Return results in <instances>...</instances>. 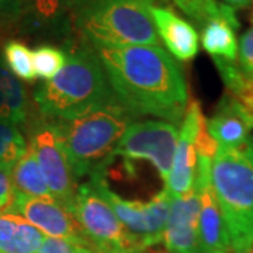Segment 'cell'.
<instances>
[{
    "label": "cell",
    "instance_id": "18",
    "mask_svg": "<svg viewBox=\"0 0 253 253\" xmlns=\"http://www.w3.org/2000/svg\"><path fill=\"white\" fill-rule=\"evenodd\" d=\"M3 37L0 36V123L18 126L27 123L31 109L24 86L3 65Z\"/></svg>",
    "mask_w": 253,
    "mask_h": 253
},
{
    "label": "cell",
    "instance_id": "22",
    "mask_svg": "<svg viewBox=\"0 0 253 253\" xmlns=\"http://www.w3.org/2000/svg\"><path fill=\"white\" fill-rule=\"evenodd\" d=\"M174 4L186 14L190 20L204 26L210 20L214 18H226L234 24L239 26L235 10L226 4L218 3L217 0H173Z\"/></svg>",
    "mask_w": 253,
    "mask_h": 253
},
{
    "label": "cell",
    "instance_id": "1",
    "mask_svg": "<svg viewBox=\"0 0 253 253\" xmlns=\"http://www.w3.org/2000/svg\"><path fill=\"white\" fill-rule=\"evenodd\" d=\"M111 91L135 117L152 116L174 126L189 106V86L181 66L155 45L96 49Z\"/></svg>",
    "mask_w": 253,
    "mask_h": 253
},
{
    "label": "cell",
    "instance_id": "20",
    "mask_svg": "<svg viewBox=\"0 0 253 253\" xmlns=\"http://www.w3.org/2000/svg\"><path fill=\"white\" fill-rule=\"evenodd\" d=\"M10 174L16 193L34 199L55 200L51 194V190L46 186L40 165L37 162L36 154L30 144L24 155L11 168Z\"/></svg>",
    "mask_w": 253,
    "mask_h": 253
},
{
    "label": "cell",
    "instance_id": "17",
    "mask_svg": "<svg viewBox=\"0 0 253 253\" xmlns=\"http://www.w3.org/2000/svg\"><path fill=\"white\" fill-rule=\"evenodd\" d=\"M45 236L27 219L0 211V253H37Z\"/></svg>",
    "mask_w": 253,
    "mask_h": 253
},
{
    "label": "cell",
    "instance_id": "27",
    "mask_svg": "<svg viewBox=\"0 0 253 253\" xmlns=\"http://www.w3.org/2000/svg\"><path fill=\"white\" fill-rule=\"evenodd\" d=\"M239 68L241 71L253 78V24L245 31L238 46Z\"/></svg>",
    "mask_w": 253,
    "mask_h": 253
},
{
    "label": "cell",
    "instance_id": "13",
    "mask_svg": "<svg viewBox=\"0 0 253 253\" xmlns=\"http://www.w3.org/2000/svg\"><path fill=\"white\" fill-rule=\"evenodd\" d=\"M20 27L59 38L65 46L71 45L78 38L73 27V0H23Z\"/></svg>",
    "mask_w": 253,
    "mask_h": 253
},
{
    "label": "cell",
    "instance_id": "19",
    "mask_svg": "<svg viewBox=\"0 0 253 253\" xmlns=\"http://www.w3.org/2000/svg\"><path fill=\"white\" fill-rule=\"evenodd\" d=\"M239 27L226 18H214L203 26L201 45L212 59L235 62L238 58V40L235 30Z\"/></svg>",
    "mask_w": 253,
    "mask_h": 253
},
{
    "label": "cell",
    "instance_id": "28",
    "mask_svg": "<svg viewBox=\"0 0 253 253\" xmlns=\"http://www.w3.org/2000/svg\"><path fill=\"white\" fill-rule=\"evenodd\" d=\"M16 199V190L13 187L9 169L0 168V211H11Z\"/></svg>",
    "mask_w": 253,
    "mask_h": 253
},
{
    "label": "cell",
    "instance_id": "2",
    "mask_svg": "<svg viewBox=\"0 0 253 253\" xmlns=\"http://www.w3.org/2000/svg\"><path fill=\"white\" fill-rule=\"evenodd\" d=\"M65 49V66L34 93L38 114L54 121L71 120L114 94L94 48L79 40Z\"/></svg>",
    "mask_w": 253,
    "mask_h": 253
},
{
    "label": "cell",
    "instance_id": "12",
    "mask_svg": "<svg viewBox=\"0 0 253 253\" xmlns=\"http://www.w3.org/2000/svg\"><path fill=\"white\" fill-rule=\"evenodd\" d=\"M212 159L199 156L194 187L199 190L201 208L199 218V242L201 253H232L225 221L211 187Z\"/></svg>",
    "mask_w": 253,
    "mask_h": 253
},
{
    "label": "cell",
    "instance_id": "14",
    "mask_svg": "<svg viewBox=\"0 0 253 253\" xmlns=\"http://www.w3.org/2000/svg\"><path fill=\"white\" fill-rule=\"evenodd\" d=\"M201 200L194 189L180 197H173L169 219L163 232V244L170 253H201L199 218Z\"/></svg>",
    "mask_w": 253,
    "mask_h": 253
},
{
    "label": "cell",
    "instance_id": "6",
    "mask_svg": "<svg viewBox=\"0 0 253 253\" xmlns=\"http://www.w3.org/2000/svg\"><path fill=\"white\" fill-rule=\"evenodd\" d=\"M73 217L78 219L87 242L97 253H142L146 251L129 234L90 180L79 186Z\"/></svg>",
    "mask_w": 253,
    "mask_h": 253
},
{
    "label": "cell",
    "instance_id": "9",
    "mask_svg": "<svg viewBox=\"0 0 253 253\" xmlns=\"http://www.w3.org/2000/svg\"><path fill=\"white\" fill-rule=\"evenodd\" d=\"M177 139V126L169 121H134L118 142L114 156L120 155L124 159L128 173L134 170L132 162L148 161L154 165L161 179L166 183L172 169Z\"/></svg>",
    "mask_w": 253,
    "mask_h": 253
},
{
    "label": "cell",
    "instance_id": "21",
    "mask_svg": "<svg viewBox=\"0 0 253 253\" xmlns=\"http://www.w3.org/2000/svg\"><path fill=\"white\" fill-rule=\"evenodd\" d=\"M1 61L6 69L17 81L33 83L37 75L33 62V51L20 40H9L1 46Z\"/></svg>",
    "mask_w": 253,
    "mask_h": 253
},
{
    "label": "cell",
    "instance_id": "30",
    "mask_svg": "<svg viewBox=\"0 0 253 253\" xmlns=\"http://www.w3.org/2000/svg\"><path fill=\"white\" fill-rule=\"evenodd\" d=\"M148 253H170V252H159V251H149Z\"/></svg>",
    "mask_w": 253,
    "mask_h": 253
},
{
    "label": "cell",
    "instance_id": "23",
    "mask_svg": "<svg viewBox=\"0 0 253 253\" xmlns=\"http://www.w3.org/2000/svg\"><path fill=\"white\" fill-rule=\"evenodd\" d=\"M68 52L62 46L52 44H41L33 51V62L37 78L44 82L58 75L66 63Z\"/></svg>",
    "mask_w": 253,
    "mask_h": 253
},
{
    "label": "cell",
    "instance_id": "8",
    "mask_svg": "<svg viewBox=\"0 0 253 253\" xmlns=\"http://www.w3.org/2000/svg\"><path fill=\"white\" fill-rule=\"evenodd\" d=\"M90 181L113 208L126 229L135 236L145 249L161 244L169 219L172 197L165 189L149 201L126 200L117 196L106 181L104 173H94Z\"/></svg>",
    "mask_w": 253,
    "mask_h": 253
},
{
    "label": "cell",
    "instance_id": "3",
    "mask_svg": "<svg viewBox=\"0 0 253 253\" xmlns=\"http://www.w3.org/2000/svg\"><path fill=\"white\" fill-rule=\"evenodd\" d=\"M135 118L113 94L76 117L55 121L75 176L104 173L118 142Z\"/></svg>",
    "mask_w": 253,
    "mask_h": 253
},
{
    "label": "cell",
    "instance_id": "5",
    "mask_svg": "<svg viewBox=\"0 0 253 253\" xmlns=\"http://www.w3.org/2000/svg\"><path fill=\"white\" fill-rule=\"evenodd\" d=\"M211 187L225 221L232 253L253 246V135L241 148H218L211 162Z\"/></svg>",
    "mask_w": 253,
    "mask_h": 253
},
{
    "label": "cell",
    "instance_id": "7",
    "mask_svg": "<svg viewBox=\"0 0 253 253\" xmlns=\"http://www.w3.org/2000/svg\"><path fill=\"white\" fill-rule=\"evenodd\" d=\"M30 145L51 194L72 214L79 186L76 184V176L68 161L56 123L41 114L36 116L30 123Z\"/></svg>",
    "mask_w": 253,
    "mask_h": 253
},
{
    "label": "cell",
    "instance_id": "11",
    "mask_svg": "<svg viewBox=\"0 0 253 253\" xmlns=\"http://www.w3.org/2000/svg\"><path fill=\"white\" fill-rule=\"evenodd\" d=\"M11 212L21 215L49 238H61L90 246L78 219L56 200L34 199L16 193Z\"/></svg>",
    "mask_w": 253,
    "mask_h": 253
},
{
    "label": "cell",
    "instance_id": "24",
    "mask_svg": "<svg viewBox=\"0 0 253 253\" xmlns=\"http://www.w3.org/2000/svg\"><path fill=\"white\" fill-rule=\"evenodd\" d=\"M27 146V141L17 126L0 123V168L11 170Z\"/></svg>",
    "mask_w": 253,
    "mask_h": 253
},
{
    "label": "cell",
    "instance_id": "4",
    "mask_svg": "<svg viewBox=\"0 0 253 253\" xmlns=\"http://www.w3.org/2000/svg\"><path fill=\"white\" fill-rule=\"evenodd\" d=\"M155 0H73L76 37L94 49L161 46L152 18Z\"/></svg>",
    "mask_w": 253,
    "mask_h": 253
},
{
    "label": "cell",
    "instance_id": "29",
    "mask_svg": "<svg viewBox=\"0 0 253 253\" xmlns=\"http://www.w3.org/2000/svg\"><path fill=\"white\" fill-rule=\"evenodd\" d=\"M222 4H226L232 9H248L253 4V0H221Z\"/></svg>",
    "mask_w": 253,
    "mask_h": 253
},
{
    "label": "cell",
    "instance_id": "16",
    "mask_svg": "<svg viewBox=\"0 0 253 253\" xmlns=\"http://www.w3.org/2000/svg\"><path fill=\"white\" fill-rule=\"evenodd\" d=\"M207 128L218 148H241L252 135L253 117L235 97L225 93L214 116L207 120Z\"/></svg>",
    "mask_w": 253,
    "mask_h": 253
},
{
    "label": "cell",
    "instance_id": "26",
    "mask_svg": "<svg viewBox=\"0 0 253 253\" xmlns=\"http://www.w3.org/2000/svg\"><path fill=\"white\" fill-rule=\"evenodd\" d=\"M37 253H97L87 245L78 244L61 238H49L46 236Z\"/></svg>",
    "mask_w": 253,
    "mask_h": 253
},
{
    "label": "cell",
    "instance_id": "25",
    "mask_svg": "<svg viewBox=\"0 0 253 253\" xmlns=\"http://www.w3.org/2000/svg\"><path fill=\"white\" fill-rule=\"evenodd\" d=\"M23 20V0H0V36L17 31Z\"/></svg>",
    "mask_w": 253,
    "mask_h": 253
},
{
    "label": "cell",
    "instance_id": "15",
    "mask_svg": "<svg viewBox=\"0 0 253 253\" xmlns=\"http://www.w3.org/2000/svg\"><path fill=\"white\" fill-rule=\"evenodd\" d=\"M152 18L158 37L176 61L189 62L199 54L200 37L194 26L170 6L155 3Z\"/></svg>",
    "mask_w": 253,
    "mask_h": 253
},
{
    "label": "cell",
    "instance_id": "31",
    "mask_svg": "<svg viewBox=\"0 0 253 253\" xmlns=\"http://www.w3.org/2000/svg\"><path fill=\"white\" fill-rule=\"evenodd\" d=\"M251 253H253V246H252V252H251Z\"/></svg>",
    "mask_w": 253,
    "mask_h": 253
},
{
    "label": "cell",
    "instance_id": "10",
    "mask_svg": "<svg viewBox=\"0 0 253 253\" xmlns=\"http://www.w3.org/2000/svg\"><path fill=\"white\" fill-rule=\"evenodd\" d=\"M207 118L197 100L189 101L184 117L181 120V129L179 132L177 146L173 158L172 169L166 180V190L170 197H180L194 189L197 173V149L196 138L201 124Z\"/></svg>",
    "mask_w": 253,
    "mask_h": 253
}]
</instances>
